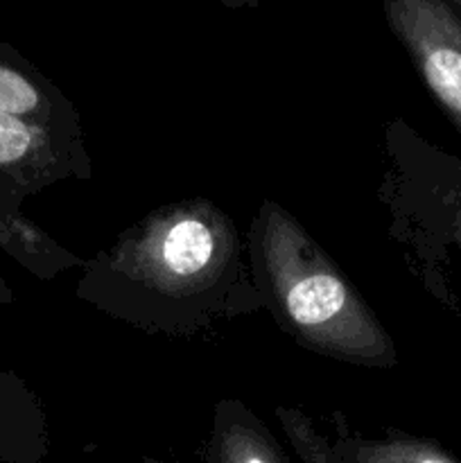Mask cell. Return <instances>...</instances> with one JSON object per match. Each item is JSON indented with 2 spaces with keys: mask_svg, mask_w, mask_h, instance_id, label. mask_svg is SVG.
I'll use <instances>...</instances> for the list:
<instances>
[{
  "mask_svg": "<svg viewBox=\"0 0 461 463\" xmlns=\"http://www.w3.org/2000/svg\"><path fill=\"white\" fill-rule=\"evenodd\" d=\"M77 297L134 328L212 333L265 307L233 217L203 197L156 208L86 260Z\"/></svg>",
  "mask_w": 461,
  "mask_h": 463,
  "instance_id": "1",
  "label": "cell"
},
{
  "mask_svg": "<svg viewBox=\"0 0 461 463\" xmlns=\"http://www.w3.org/2000/svg\"><path fill=\"white\" fill-rule=\"evenodd\" d=\"M247 247L265 307L298 346L371 369L396 364L382 321L292 213L265 199Z\"/></svg>",
  "mask_w": 461,
  "mask_h": 463,
  "instance_id": "2",
  "label": "cell"
},
{
  "mask_svg": "<svg viewBox=\"0 0 461 463\" xmlns=\"http://www.w3.org/2000/svg\"><path fill=\"white\" fill-rule=\"evenodd\" d=\"M387 170L380 202L391 235L409 249L411 267L434 294L447 249L461 253V158L396 118L384 129Z\"/></svg>",
  "mask_w": 461,
  "mask_h": 463,
  "instance_id": "3",
  "label": "cell"
},
{
  "mask_svg": "<svg viewBox=\"0 0 461 463\" xmlns=\"http://www.w3.org/2000/svg\"><path fill=\"white\" fill-rule=\"evenodd\" d=\"M393 36L461 136V12L447 0H382Z\"/></svg>",
  "mask_w": 461,
  "mask_h": 463,
  "instance_id": "4",
  "label": "cell"
},
{
  "mask_svg": "<svg viewBox=\"0 0 461 463\" xmlns=\"http://www.w3.org/2000/svg\"><path fill=\"white\" fill-rule=\"evenodd\" d=\"M203 463H292L274 434L244 402L224 398L215 405Z\"/></svg>",
  "mask_w": 461,
  "mask_h": 463,
  "instance_id": "5",
  "label": "cell"
},
{
  "mask_svg": "<svg viewBox=\"0 0 461 463\" xmlns=\"http://www.w3.org/2000/svg\"><path fill=\"white\" fill-rule=\"evenodd\" d=\"M0 111L50 129L84 136L72 104L25 68L0 61Z\"/></svg>",
  "mask_w": 461,
  "mask_h": 463,
  "instance_id": "6",
  "label": "cell"
},
{
  "mask_svg": "<svg viewBox=\"0 0 461 463\" xmlns=\"http://www.w3.org/2000/svg\"><path fill=\"white\" fill-rule=\"evenodd\" d=\"M337 448L342 463H461L432 439L405 432H389L378 439L360 437L346 428V420H342Z\"/></svg>",
  "mask_w": 461,
  "mask_h": 463,
  "instance_id": "7",
  "label": "cell"
},
{
  "mask_svg": "<svg viewBox=\"0 0 461 463\" xmlns=\"http://www.w3.org/2000/svg\"><path fill=\"white\" fill-rule=\"evenodd\" d=\"M276 419L280 420L289 446L296 450L303 463H342L337 439L330 441L325 434H321L310 416L292 407H276Z\"/></svg>",
  "mask_w": 461,
  "mask_h": 463,
  "instance_id": "8",
  "label": "cell"
},
{
  "mask_svg": "<svg viewBox=\"0 0 461 463\" xmlns=\"http://www.w3.org/2000/svg\"><path fill=\"white\" fill-rule=\"evenodd\" d=\"M220 3L230 9H242V7H256V5H260V0H220Z\"/></svg>",
  "mask_w": 461,
  "mask_h": 463,
  "instance_id": "9",
  "label": "cell"
},
{
  "mask_svg": "<svg viewBox=\"0 0 461 463\" xmlns=\"http://www.w3.org/2000/svg\"><path fill=\"white\" fill-rule=\"evenodd\" d=\"M145 463H185V461H165V459H154V457H145Z\"/></svg>",
  "mask_w": 461,
  "mask_h": 463,
  "instance_id": "10",
  "label": "cell"
},
{
  "mask_svg": "<svg viewBox=\"0 0 461 463\" xmlns=\"http://www.w3.org/2000/svg\"><path fill=\"white\" fill-rule=\"evenodd\" d=\"M447 3H450L456 12H461V0H447Z\"/></svg>",
  "mask_w": 461,
  "mask_h": 463,
  "instance_id": "11",
  "label": "cell"
}]
</instances>
